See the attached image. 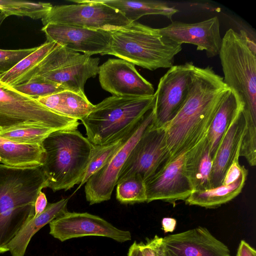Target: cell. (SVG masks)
<instances>
[{
    "mask_svg": "<svg viewBox=\"0 0 256 256\" xmlns=\"http://www.w3.org/2000/svg\"><path fill=\"white\" fill-rule=\"evenodd\" d=\"M42 144L46 156L40 168L47 188L56 192L80 184L94 146L88 138L77 130H58L50 134Z\"/></svg>",
    "mask_w": 256,
    "mask_h": 256,
    "instance_id": "obj_2",
    "label": "cell"
},
{
    "mask_svg": "<svg viewBox=\"0 0 256 256\" xmlns=\"http://www.w3.org/2000/svg\"><path fill=\"white\" fill-rule=\"evenodd\" d=\"M48 204L46 194L44 192L40 191L38 193L35 201L34 214V217H36L42 213L46 209Z\"/></svg>",
    "mask_w": 256,
    "mask_h": 256,
    "instance_id": "obj_35",
    "label": "cell"
},
{
    "mask_svg": "<svg viewBox=\"0 0 256 256\" xmlns=\"http://www.w3.org/2000/svg\"><path fill=\"white\" fill-rule=\"evenodd\" d=\"M52 7L48 2L0 0V10L7 16L15 15L28 16L34 20L42 19Z\"/></svg>",
    "mask_w": 256,
    "mask_h": 256,
    "instance_id": "obj_28",
    "label": "cell"
},
{
    "mask_svg": "<svg viewBox=\"0 0 256 256\" xmlns=\"http://www.w3.org/2000/svg\"><path fill=\"white\" fill-rule=\"evenodd\" d=\"M242 110L233 117L212 158L211 188L222 184L225 174L240 150L244 128Z\"/></svg>",
    "mask_w": 256,
    "mask_h": 256,
    "instance_id": "obj_18",
    "label": "cell"
},
{
    "mask_svg": "<svg viewBox=\"0 0 256 256\" xmlns=\"http://www.w3.org/2000/svg\"><path fill=\"white\" fill-rule=\"evenodd\" d=\"M121 13L130 22H136L146 15H161L172 20L178 12L174 6L158 0H96Z\"/></svg>",
    "mask_w": 256,
    "mask_h": 256,
    "instance_id": "obj_23",
    "label": "cell"
},
{
    "mask_svg": "<svg viewBox=\"0 0 256 256\" xmlns=\"http://www.w3.org/2000/svg\"><path fill=\"white\" fill-rule=\"evenodd\" d=\"M138 244L142 256H164L162 238L156 235L154 238L147 240L146 243Z\"/></svg>",
    "mask_w": 256,
    "mask_h": 256,
    "instance_id": "obj_33",
    "label": "cell"
},
{
    "mask_svg": "<svg viewBox=\"0 0 256 256\" xmlns=\"http://www.w3.org/2000/svg\"><path fill=\"white\" fill-rule=\"evenodd\" d=\"M170 158L166 130L164 127L156 128L152 124L131 151L119 174L118 182L132 175H138L146 181Z\"/></svg>",
    "mask_w": 256,
    "mask_h": 256,
    "instance_id": "obj_10",
    "label": "cell"
},
{
    "mask_svg": "<svg viewBox=\"0 0 256 256\" xmlns=\"http://www.w3.org/2000/svg\"><path fill=\"white\" fill-rule=\"evenodd\" d=\"M127 256H142L138 244L136 241L134 242L130 247Z\"/></svg>",
    "mask_w": 256,
    "mask_h": 256,
    "instance_id": "obj_38",
    "label": "cell"
},
{
    "mask_svg": "<svg viewBox=\"0 0 256 256\" xmlns=\"http://www.w3.org/2000/svg\"><path fill=\"white\" fill-rule=\"evenodd\" d=\"M78 120L58 114L36 98L0 82V128L37 124L58 130H76Z\"/></svg>",
    "mask_w": 256,
    "mask_h": 256,
    "instance_id": "obj_7",
    "label": "cell"
},
{
    "mask_svg": "<svg viewBox=\"0 0 256 256\" xmlns=\"http://www.w3.org/2000/svg\"><path fill=\"white\" fill-rule=\"evenodd\" d=\"M36 48L16 50L0 49V74L10 70L22 60L33 52Z\"/></svg>",
    "mask_w": 256,
    "mask_h": 256,
    "instance_id": "obj_32",
    "label": "cell"
},
{
    "mask_svg": "<svg viewBox=\"0 0 256 256\" xmlns=\"http://www.w3.org/2000/svg\"><path fill=\"white\" fill-rule=\"evenodd\" d=\"M101 87L112 96H152V84L143 78L132 64L120 58H110L99 66Z\"/></svg>",
    "mask_w": 256,
    "mask_h": 256,
    "instance_id": "obj_13",
    "label": "cell"
},
{
    "mask_svg": "<svg viewBox=\"0 0 256 256\" xmlns=\"http://www.w3.org/2000/svg\"><path fill=\"white\" fill-rule=\"evenodd\" d=\"M1 12V11L0 10V12Z\"/></svg>",
    "mask_w": 256,
    "mask_h": 256,
    "instance_id": "obj_40",
    "label": "cell"
},
{
    "mask_svg": "<svg viewBox=\"0 0 256 256\" xmlns=\"http://www.w3.org/2000/svg\"><path fill=\"white\" fill-rule=\"evenodd\" d=\"M123 138L106 145H94L88 162L78 189L86 184L94 174L105 165L120 147Z\"/></svg>",
    "mask_w": 256,
    "mask_h": 256,
    "instance_id": "obj_30",
    "label": "cell"
},
{
    "mask_svg": "<svg viewBox=\"0 0 256 256\" xmlns=\"http://www.w3.org/2000/svg\"><path fill=\"white\" fill-rule=\"evenodd\" d=\"M12 88L20 92L34 98L45 97L66 90L62 86L42 76L33 78L27 82L14 86Z\"/></svg>",
    "mask_w": 256,
    "mask_h": 256,
    "instance_id": "obj_31",
    "label": "cell"
},
{
    "mask_svg": "<svg viewBox=\"0 0 256 256\" xmlns=\"http://www.w3.org/2000/svg\"><path fill=\"white\" fill-rule=\"evenodd\" d=\"M230 90L223 77L212 67H194L186 101L176 116L163 126L169 160L187 152L206 138L216 112Z\"/></svg>",
    "mask_w": 256,
    "mask_h": 256,
    "instance_id": "obj_1",
    "label": "cell"
},
{
    "mask_svg": "<svg viewBox=\"0 0 256 256\" xmlns=\"http://www.w3.org/2000/svg\"><path fill=\"white\" fill-rule=\"evenodd\" d=\"M42 144H24L0 137V164L14 168L40 167L45 159Z\"/></svg>",
    "mask_w": 256,
    "mask_h": 256,
    "instance_id": "obj_21",
    "label": "cell"
},
{
    "mask_svg": "<svg viewBox=\"0 0 256 256\" xmlns=\"http://www.w3.org/2000/svg\"><path fill=\"white\" fill-rule=\"evenodd\" d=\"M116 198L122 204H134L146 202L144 181L138 175H132L116 184Z\"/></svg>",
    "mask_w": 256,
    "mask_h": 256,
    "instance_id": "obj_29",
    "label": "cell"
},
{
    "mask_svg": "<svg viewBox=\"0 0 256 256\" xmlns=\"http://www.w3.org/2000/svg\"><path fill=\"white\" fill-rule=\"evenodd\" d=\"M69 198H62L54 203H48L44 211L33 217L6 246V252L12 256H24L27 247L34 235L54 218L68 212Z\"/></svg>",
    "mask_w": 256,
    "mask_h": 256,
    "instance_id": "obj_20",
    "label": "cell"
},
{
    "mask_svg": "<svg viewBox=\"0 0 256 256\" xmlns=\"http://www.w3.org/2000/svg\"><path fill=\"white\" fill-rule=\"evenodd\" d=\"M107 54L150 70L170 68L182 45L160 34L158 28L136 22L110 32Z\"/></svg>",
    "mask_w": 256,
    "mask_h": 256,
    "instance_id": "obj_5",
    "label": "cell"
},
{
    "mask_svg": "<svg viewBox=\"0 0 256 256\" xmlns=\"http://www.w3.org/2000/svg\"><path fill=\"white\" fill-rule=\"evenodd\" d=\"M70 1L76 4L52 6L42 19L44 26L60 24L110 32L130 24L117 10L96 0Z\"/></svg>",
    "mask_w": 256,
    "mask_h": 256,
    "instance_id": "obj_8",
    "label": "cell"
},
{
    "mask_svg": "<svg viewBox=\"0 0 256 256\" xmlns=\"http://www.w3.org/2000/svg\"><path fill=\"white\" fill-rule=\"evenodd\" d=\"M54 130L37 124H25L6 128H0V137L24 144H42Z\"/></svg>",
    "mask_w": 256,
    "mask_h": 256,
    "instance_id": "obj_27",
    "label": "cell"
},
{
    "mask_svg": "<svg viewBox=\"0 0 256 256\" xmlns=\"http://www.w3.org/2000/svg\"><path fill=\"white\" fill-rule=\"evenodd\" d=\"M236 256H256V251L245 240H242L238 247Z\"/></svg>",
    "mask_w": 256,
    "mask_h": 256,
    "instance_id": "obj_36",
    "label": "cell"
},
{
    "mask_svg": "<svg viewBox=\"0 0 256 256\" xmlns=\"http://www.w3.org/2000/svg\"><path fill=\"white\" fill-rule=\"evenodd\" d=\"M164 256H231L228 247L198 226L163 238Z\"/></svg>",
    "mask_w": 256,
    "mask_h": 256,
    "instance_id": "obj_17",
    "label": "cell"
},
{
    "mask_svg": "<svg viewBox=\"0 0 256 256\" xmlns=\"http://www.w3.org/2000/svg\"><path fill=\"white\" fill-rule=\"evenodd\" d=\"M36 99L58 114L81 121L89 114L94 106L86 96L67 90Z\"/></svg>",
    "mask_w": 256,
    "mask_h": 256,
    "instance_id": "obj_22",
    "label": "cell"
},
{
    "mask_svg": "<svg viewBox=\"0 0 256 256\" xmlns=\"http://www.w3.org/2000/svg\"><path fill=\"white\" fill-rule=\"evenodd\" d=\"M155 96H112L94 105L82 120L88 139L96 146L106 145L124 138L154 105Z\"/></svg>",
    "mask_w": 256,
    "mask_h": 256,
    "instance_id": "obj_4",
    "label": "cell"
},
{
    "mask_svg": "<svg viewBox=\"0 0 256 256\" xmlns=\"http://www.w3.org/2000/svg\"><path fill=\"white\" fill-rule=\"evenodd\" d=\"M50 234L60 242L73 238L98 236L118 242L131 240L130 231L120 230L104 218L88 212H67L49 223Z\"/></svg>",
    "mask_w": 256,
    "mask_h": 256,
    "instance_id": "obj_12",
    "label": "cell"
},
{
    "mask_svg": "<svg viewBox=\"0 0 256 256\" xmlns=\"http://www.w3.org/2000/svg\"><path fill=\"white\" fill-rule=\"evenodd\" d=\"M42 30L48 41L76 52L92 56L107 54L110 43V32L66 24H49Z\"/></svg>",
    "mask_w": 256,
    "mask_h": 256,
    "instance_id": "obj_15",
    "label": "cell"
},
{
    "mask_svg": "<svg viewBox=\"0 0 256 256\" xmlns=\"http://www.w3.org/2000/svg\"><path fill=\"white\" fill-rule=\"evenodd\" d=\"M219 56L224 82L243 104L244 119L256 120V46L244 30H227Z\"/></svg>",
    "mask_w": 256,
    "mask_h": 256,
    "instance_id": "obj_3",
    "label": "cell"
},
{
    "mask_svg": "<svg viewBox=\"0 0 256 256\" xmlns=\"http://www.w3.org/2000/svg\"><path fill=\"white\" fill-rule=\"evenodd\" d=\"M57 45L54 42L46 40L38 46L33 52L19 62L10 70L0 74V82L10 87L21 84L26 76Z\"/></svg>",
    "mask_w": 256,
    "mask_h": 256,
    "instance_id": "obj_26",
    "label": "cell"
},
{
    "mask_svg": "<svg viewBox=\"0 0 256 256\" xmlns=\"http://www.w3.org/2000/svg\"><path fill=\"white\" fill-rule=\"evenodd\" d=\"M194 66L192 62L173 66L160 79L154 94V126H164L182 107L190 90Z\"/></svg>",
    "mask_w": 256,
    "mask_h": 256,
    "instance_id": "obj_11",
    "label": "cell"
},
{
    "mask_svg": "<svg viewBox=\"0 0 256 256\" xmlns=\"http://www.w3.org/2000/svg\"><path fill=\"white\" fill-rule=\"evenodd\" d=\"M247 175L248 171L228 185L222 184L204 190L193 192L185 202L188 205L198 206L206 208H217L232 200L241 192Z\"/></svg>",
    "mask_w": 256,
    "mask_h": 256,
    "instance_id": "obj_25",
    "label": "cell"
},
{
    "mask_svg": "<svg viewBox=\"0 0 256 256\" xmlns=\"http://www.w3.org/2000/svg\"><path fill=\"white\" fill-rule=\"evenodd\" d=\"M185 154L169 160L144 181L146 202L160 200L174 204L190 195L192 190L184 171Z\"/></svg>",
    "mask_w": 256,
    "mask_h": 256,
    "instance_id": "obj_14",
    "label": "cell"
},
{
    "mask_svg": "<svg viewBox=\"0 0 256 256\" xmlns=\"http://www.w3.org/2000/svg\"><path fill=\"white\" fill-rule=\"evenodd\" d=\"M212 158L206 138L185 154L184 171L192 192L211 188Z\"/></svg>",
    "mask_w": 256,
    "mask_h": 256,
    "instance_id": "obj_19",
    "label": "cell"
},
{
    "mask_svg": "<svg viewBox=\"0 0 256 256\" xmlns=\"http://www.w3.org/2000/svg\"><path fill=\"white\" fill-rule=\"evenodd\" d=\"M6 17L8 16L4 12H0V26Z\"/></svg>",
    "mask_w": 256,
    "mask_h": 256,
    "instance_id": "obj_39",
    "label": "cell"
},
{
    "mask_svg": "<svg viewBox=\"0 0 256 256\" xmlns=\"http://www.w3.org/2000/svg\"><path fill=\"white\" fill-rule=\"evenodd\" d=\"M100 58L58 44L24 78L22 84L42 76L68 90L86 96L84 84L98 72Z\"/></svg>",
    "mask_w": 256,
    "mask_h": 256,
    "instance_id": "obj_6",
    "label": "cell"
},
{
    "mask_svg": "<svg viewBox=\"0 0 256 256\" xmlns=\"http://www.w3.org/2000/svg\"><path fill=\"white\" fill-rule=\"evenodd\" d=\"M162 225L164 232H172L176 228V220L172 218H164L162 220Z\"/></svg>",
    "mask_w": 256,
    "mask_h": 256,
    "instance_id": "obj_37",
    "label": "cell"
},
{
    "mask_svg": "<svg viewBox=\"0 0 256 256\" xmlns=\"http://www.w3.org/2000/svg\"><path fill=\"white\" fill-rule=\"evenodd\" d=\"M241 110H243L242 103L237 95L230 90L223 97L207 134L206 138L212 158L232 118Z\"/></svg>",
    "mask_w": 256,
    "mask_h": 256,
    "instance_id": "obj_24",
    "label": "cell"
},
{
    "mask_svg": "<svg viewBox=\"0 0 256 256\" xmlns=\"http://www.w3.org/2000/svg\"></svg>",
    "mask_w": 256,
    "mask_h": 256,
    "instance_id": "obj_41",
    "label": "cell"
},
{
    "mask_svg": "<svg viewBox=\"0 0 256 256\" xmlns=\"http://www.w3.org/2000/svg\"><path fill=\"white\" fill-rule=\"evenodd\" d=\"M240 150H238L232 161V162L226 172L222 184L228 185L236 181L247 170L244 166H242L238 162L240 157Z\"/></svg>",
    "mask_w": 256,
    "mask_h": 256,
    "instance_id": "obj_34",
    "label": "cell"
},
{
    "mask_svg": "<svg viewBox=\"0 0 256 256\" xmlns=\"http://www.w3.org/2000/svg\"><path fill=\"white\" fill-rule=\"evenodd\" d=\"M154 120V108L122 139V142L105 165L86 182L84 192L90 205L110 199L119 174L131 151Z\"/></svg>",
    "mask_w": 256,
    "mask_h": 256,
    "instance_id": "obj_9",
    "label": "cell"
},
{
    "mask_svg": "<svg viewBox=\"0 0 256 256\" xmlns=\"http://www.w3.org/2000/svg\"><path fill=\"white\" fill-rule=\"evenodd\" d=\"M158 30L162 36L178 44H192L196 46L198 50H205L208 58L219 54L222 38L219 19L216 16L195 23L172 22Z\"/></svg>",
    "mask_w": 256,
    "mask_h": 256,
    "instance_id": "obj_16",
    "label": "cell"
}]
</instances>
